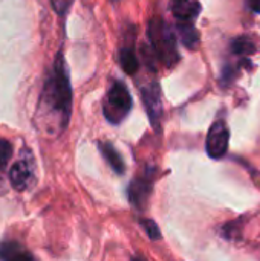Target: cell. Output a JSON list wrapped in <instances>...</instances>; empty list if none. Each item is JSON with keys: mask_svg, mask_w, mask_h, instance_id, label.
<instances>
[{"mask_svg": "<svg viewBox=\"0 0 260 261\" xmlns=\"http://www.w3.org/2000/svg\"><path fill=\"white\" fill-rule=\"evenodd\" d=\"M72 113V87L63 52H58L49 70L37 107V118L48 135H60Z\"/></svg>", "mask_w": 260, "mask_h": 261, "instance_id": "6da1fadb", "label": "cell"}, {"mask_svg": "<svg viewBox=\"0 0 260 261\" xmlns=\"http://www.w3.org/2000/svg\"><path fill=\"white\" fill-rule=\"evenodd\" d=\"M147 35L150 38V44L156 54V58H159L169 67L175 66L179 60V52L170 26L162 18H152L149 23Z\"/></svg>", "mask_w": 260, "mask_h": 261, "instance_id": "7a4b0ae2", "label": "cell"}, {"mask_svg": "<svg viewBox=\"0 0 260 261\" xmlns=\"http://www.w3.org/2000/svg\"><path fill=\"white\" fill-rule=\"evenodd\" d=\"M132 96L129 89L121 81H113L103 104V113L112 124H120L132 109Z\"/></svg>", "mask_w": 260, "mask_h": 261, "instance_id": "3957f363", "label": "cell"}, {"mask_svg": "<svg viewBox=\"0 0 260 261\" xmlns=\"http://www.w3.org/2000/svg\"><path fill=\"white\" fill-rule=\"evenodd\" d=\"M11 187L17 191H26L37 184V167L35 159L29 150H23L20 159L9 168Z\"/></svg>", "mask_w": 260, "mask_h": 261, "instance_id": "277c9868", "label": "cell"}, {"mask_svg": "<svg viewBox=\"0 0 260 261\" xmlns=\"http://www.w3.org/2000/svg\"><path fill=\"white\" fill-rule=\"evenodd\" d=\"M230 145V128L224 121H216L207 135V154L211 159H221L227 154Z\"/></svg>", "mask_w": 260, "mask_h": 261, "instance_id": "5b68a950", "label": "cell"}, {"mask_svg": "<svg viewBox=\"0 0 260 261\" xmlns=\"http://www.w3.org/2000/svg\"><path fill=\"white\" fill-rule=\"evenodd\" d=\"M141 96L149 115V119L152 125L158 130L161 116H162V98H161V89L156 81H150L144 86H141Z\"/></svg>", "mask_w": 260, "mask_h": 261, "instance_id": "8992f818", "label": "cell"}, {"mask_svg": "<svg viewBox=\"0 0 260 261\" xmlns=\"http://www.w3.org/2000/svg\"><path fill=\"white\" fill-rule=\"evenodd\" d=\"M129 200L136 210H144L146 203L149 200V196L152 193V179H149V174L139 179H135L129 185Z\"/></svg>", "mask_w": 260, "mask_h": 261, "instance_id": "52a82bcc", "label": "cell"}, {"mask_svg": "<svg viewBox=\"0 0 260 261\" xmlns=\"http://www.w3.org/2000/svg\"><path fill=\"white\" fill-rule=\"evenodd\" d=\"M202 6L199 0H173L172 12L178 20L182 21H195V18L201 14Z\"/></svg>", "mask_w": 260, "mask_h": 261, "instance_id": "ba28073f", "label": "cell"}, {"mask_svg": "<svg viewBox=\"0 0 260 261\" xmlns=\"http://www.w3.org/2000/svg\"><path fill=\"white\" fill-rule=\"evenodd\" d=\"M0 260H34V255L18 242L5 240L0 243Z\"/></svg>", "mask_w": 260, "mask_h": 261, "instance_id": "9c48e42d", "label": "cell"}, {"mask_svg": "<svg viewBox=\"0 0 260 261\" xmlns=\"http://www.w3.org/2000/svg\"><path fill=\"white\" fill-rule=\"evenodd\" d=\"M98 148L103 154V158L107 161V164L110 165V168L116 173V174H124L126 171V165L124 161L121 158V154L116 151V148L109 144V142H98Z\"/></svg>", "mask_w": 260, "mask_h": 261, "instance_id": "30bf717a", "label": "cell"}, {"mask_svg": "<svg viewBox=\"0 0 260 261\" xmlns=\"http://www.w3.org/2000/svg\"><path fill=\"white\" fill-rule=\"evenodd\" d=\"M176 29H178V35L181 38V41L185 44V47L195 50L199 44V32L198 29L195 28L193 21H182L179 20L178 24H176Z\"/></svg>", "mask_w": 260, "mask_h": 261, "instance_id": "8fae6325", "label": "cell"}, {"mask_svg": "<svg viewBox=\"0 0 260 261\" xmlns=\"http://www.w3.org/2000/svg\"><path fill=\"white\" fill-rule=\"evenodd\" d=\"M120 63H121L123 70H124L127 75H135V73L138 72L139 63H138V58H136L135 50H133L132 47H124V49H121Z\"/></svg>", "mask_w": 260, "mask_h": 261, "instance_id": "7c38bea8", "label": "cell"}, {"mask_svg": "<svg viewBox=\"0 0 260 261\" xmlns=\"http://www.w3.org/2000/svg\"><path fill=\"white\" fill-rule=\"evenodd\" d=\"M231 47H233V52L238 55H251L256 50V46L247 37H239V38L233 40Z\"/></svg>", "mask_w": 260, "mask_h": 261, "instance_id": "4fadbf2b", "label": "cell"}, {"mask_svg": "<svg viewBox=\"0 0 260 261\" xmlns=\"http://www.w3.org/2000/svg\"><path fill=\"white\" fill-rule=\"evenodd\" d=\"M12 156V144L8 139L0 138V170H3Z\"/></svg>", "mask_w": 260, "mask_h": 261, "instance_id": "5bb4252c", "label": "cell"}, {"mask_svg": "<svg viewBox=\"0 0 260 261\" xmlns=\"http://www.w3.org/2000/svg\"><path fill=\"white\" fill-rule=\"evenodd\" d=\"M143 229L146 231V234L152 239V240H159L161 239V231L159 228L156 226V223L153 220H149V219H141L139 220Z\"/></svg>", "mask_w": 260, "mask_h": 261, "instance_id": "9a60e30c", "label": "cell"}, {"mask_svg": "<svg viewBox=\"0 0 260 261\" xmlns=\"http://www.w3.org/2000/svg\"><path fill=\"white\" fill-rule=\"evenodd\" d=\"M74 0H51V5L54 8V11L60 15V17H64L67 14V11L70 9Z\"/></svg>", "mask_w": 260, "mask_h": 261, "instance_id": "2e32d148", "label": "cell"}, {"mask_svg": "<svg viewBox=\"0 0 260 261\" xmlns=\"http://www.w3.org/2000/svg\"><path fill=\"white\" fill-rule=\"evenodd\" d=\"M248 6L254 11L260 14V0H248Z\"/></svg>", "mask_w": 260, "mask_h": 261, "instance_id": "e0dca14e", "label": "cell"}]
</instances>
